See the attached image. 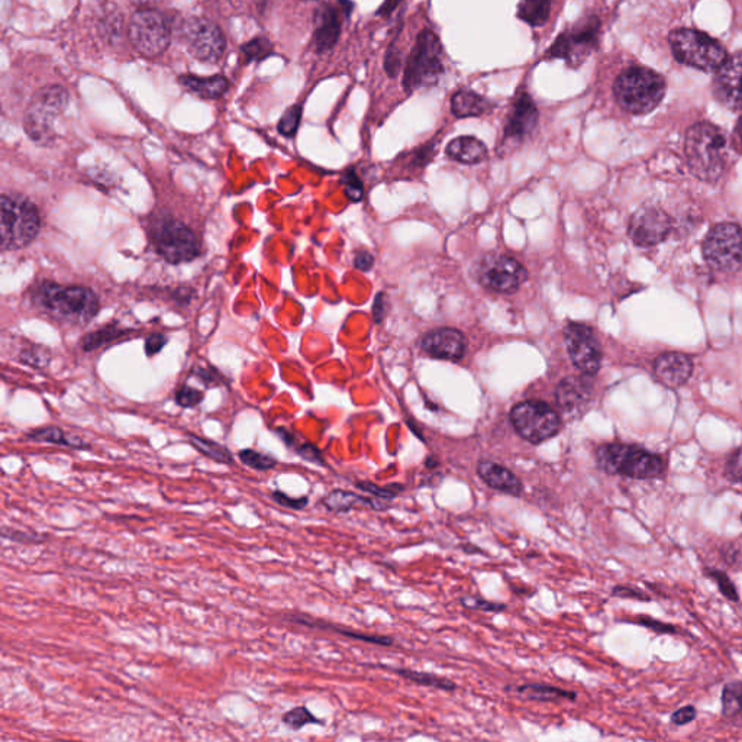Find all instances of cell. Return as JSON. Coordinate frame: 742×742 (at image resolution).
Masks as SVG:
<instances>
[{
  "label": "cell",
  "instance_id": "obj_61",
  "mask_svg": "<svg viewBox=\"0 0 742 742\" xmlns=\"http://www.w3.org/2000/svg\"><path fill=\"white\" fill-rule=\"evenodd\" d=\"M425 464H427L428 469H434V467H437V460H434L432 457H428L427 461H425Z\"/></svg>",
  "mask_w": 742,
  "mask_h": 742
},
{
  "label": "cell",
  "instance_id": "obj_39",
  "mask_svg": "<svg viewBox=\"0 0 742 742\" xmlns=\"http://www.w3.org/2000/svg\"><path fill=\"white\" fill-rule=\"evenodd\" d=\"M703 573H705V576L709 577V579L714 580L716 586L719 587V590H721V593L725 598L731 600V602H738V600H740L737 587H735L734 583L731 582V579H729V576L725 571L706 567V569L703 570Z\"/></svg>",
  "mask_w": 742,
  "mask_h": 742
},
{
  "label": "cell",
  "instance_id": "obj_44",
  "mask_svg": "<svg viewBox=\"0 0 742 742\" xmlns=\"http://www.w3.org/2000/svg\"><path fill=\"white\" fill-rule=\"evenodd\" d=\"M203 398H205L203 392L187 385L180 387L176 392V396H174L177 405L182 406V408H195V406L202 403Z\"/></svg>",
  "mask_w": 742,
  "mask_h": 742
},
{
  "label": "cell",
  "instance_id": "obj_59",
  "mask_svg": "<svg viewBox=\"0 0 742 742\" xmlns=\"http://www.w3.org/2000/svg\"><path fill=\"white\" fill-rule=\"evenodd\" d=\"M400 2H402V0H386V2L383 3L382 8L379 9V12H377V14L379 15L392 14V12L395 11L396 6H398Z\"/></svg>",
  "mask_w": 742,
  "mask_h": 742
},
{
  "label": "cell",
  "instance_id": "obj_50",
  "mask_svg": "<svg viewBox=\"0 0 742 742\" xmlns=\"http://www.w3.org/2000/svg\"><path fill=\"white\" fill-rule=\"evenodd\" d=\"M696 715H698V712H696L695 706H685V708L677 709V711L671 715V722H673L674 725H677V727H682V725H687L690 724V722L695 721Z\"/></svg>",
  "mask_w": 742,
  "mask_h": 742
},
{
  "label": "cell",
  "instance_id": "obj_16",
  "mask_svg": "<svg viewBox=\"0 0 742 742\" xmlns=\"http://www.w3.org/2000/svg\"><path fill=\"white\" fill-rule=\"evenodd\" d=\"M571 363L586 376H595L602 364V350L592 329L580 324H570L564 331Z\"/></svg>",
  "mask_w": 742,
  "mask_h": 742
},
{
  "label": "cell",
  "instance_id": "obj_55",
  "mask_svg": "<svg viewBox=\"0 0 742 742\" xmlns=\"http://www.w3.org/2000/svg\"><path fill=\"white\" fill-rule=\"evenodd\" d=\"M2 537L6 540L15 541V543H37V535H28L25 532L15 531V529L3 528Z\"/></svg>",
  "mask_w": 742,
  "mask_h": 742
},
{
  "label": "cell",
  "instance_id": "obj_60",
  "mask_svg": "<svg viewBox=\"0 0 742 742\" xmlns=\"http://www.w3.org/2000/svg\"><path fill=\"white\" fill-rule=\"evenodd\" d=\"M735 148L742 153V116L735 128Z\"/></svg>",
  "mask_w": 742,
  "mask_h": 742
},
{
  "label": "cell",
  "instance_id": "obj_24",
  "mask_svg": "<svg viewBox=\"0 0 742 742\" xmlns=\"http://www.w3.org/2000/svg\"><path fill=\"white\" fill-rule=\"evenodd\" d=\"M315 32L314 43L318 53H327L335 44L341 34V22L338 18V12L334 6H319L315 14Z\"/></svg>",
  "mask_w": 742,
  "mask_h": 742
},
{
  "label": "cell",
  "instance_id": "obj_58",
  "mask_svg": "<svg viewBox=\"0 0 742 742\" xmlns=\"http://www.w3.org/2000/svg\"><path fill=\"white\" fill-rule=\"evenodd\" d=\"M195 373L198 374L199 379L202 380L206 386H212L216 380H219V374H212V370L209 369H200V367H198V369H195Z\"/></svg>",
  "mask_w": 742,
  "mask_h": 742
},
{
  "label": "cell",
  "instance_id": "obj_43",
  "mask_svg": "<svg viewBox=\"0 0 742 742\" xmlns=\"http://www.w3.org/2000/svg\"><path fill=\"white\" fill-rule=\"evenodd\" d=\"M300 119H302V105L292 106V108L287 109L286 114L280 119L277 129L285 137H293L298 132Z\"/></svg>",
  "mask_w": 742,
  "mask_h": 742
},
{
  "label": "cell",
  "instance_id": "obj_32",
  "mask_svg": "<svg viewBox=\"0 0 742 742\" xmlns=\"http://www.w3.org/2000/svg\"><path fill=\"white\" fill-rule=\"evenodd\" d=\"M129 332H131V329L121 328L116 324L106 325V327L100 328L98 331H93L85 335L82 341H80V345H82L86 353H89V351L98 350V348L112 343V341H118L121 338L127 337Z\"/></svg>",
  "mask_w": 742,
  "mask_h": 742
},
{
  "label": "cell",
  "instance_id": "obj_22",
  "mask_svg": "<svg viewBox=\"0 0 742 742\" xmlns=\"http://www.w3.org/2000/svg\"><path fill=\"white\" fill-rule=\"evenodd\" d=\"M477 474L490 489L519 498L524 492L522 480L508 467L496 461L482 460L477 464Z\"/></svg>",
  "mask_w": 742,
  "mask_h": 742
},
{
  "label": "cell",
  "instance_id": "obj_62",
  "mask_svg": "<svg viewBox=\"0 0 742 742\" xmlns=\"http://www.w3.org/2000/svg\"><path fill=\"white\" fill-rule=\"evenodd\" d=\"M741 521H742V515H741Z\"/></svg>",
  "mask_w": 742,
  "mask_h": 742
},
{
  "label": "cell",
  "instance_id": "obj_12",
  "mask_svg": "<svg viewBox=\"0 0 742 742\" xmlns=\"http://www.w3.org/2000/svg\"><path fill=\"white\" fill-rule=\"evenodd\" d=\"M129 41L141 56L154 58L163 54L172 40V28L166 16L151 9L135 12L128 27Z\"/></svg>",
  "mask_w": 742,
  "mask_h": 742
},
{
  "label": "cell",
  "instance_id": "obj_23",
  "mask_svg": "<svg viewBox=\"0 0 742 742\" xmlns=\"http://www.w3.org/2000/svg\"><path fill=\"white\" fill-rule=\"evenodd\" d=\"M656 376L664 386L670 389L685 385L692 376L693 361L680 353H666L657 357L654 363Z\"/></svg>",
  "mask_w": 742,
  "mask_h": 742
},
{
  "label": "cell",
  "instance_id": "obj_20",
  "mask_svg": "<svg viewBox=\"0 0 742 742\" xmlns=\"http://www.w3.org/2000/svg\"><path fill=\"white\" fill-rule=\"evenodd\" d=\"M422 348L429 356L456 361L466 353L467 341L458 329L441 328L429 332L422 341Z\"/></svg>",
  "mask_w": 742,
  "mask_h": 742
},
{
  "label": "cell",
  "instance_id": "obj_47",
  "mask_svg": "<svg viewBox=\"0 0 742 742\" xmlns=\"http://www.w3.org/2000/svg\"><path fill=\"white\" fill-rule=\"evenodd\" d=\"M272 499L277 505L283 506L286 509H292V511H302L306 506L309 505L308 496H300V498H292V496L286 495L282 490H274L272 493Z\"/></svg>",
  "mask_w": 742,
  "mask_h": 742
},
{
  "label": "cell",
  "instance_id": "obj_1",
  "mask_svg": "<svg viewBox=\"0 0 742 742\" xmlns=\"http://www.w3.org/2000/svg\"><path fill=\"white\" fill-rule=\"evenodd\" d=\"M29 299L44 314L72 325L89 324L100 306L98 296L89 287L61 286L48 280L32 286Z\"/></svg>",
  "mask_w": 742,
  "mask_h": 742
},
{
  "label": "cell",
  "instance_id": "obj_2",
  "mask_svg": "<svg viewBox=\"0 0 742 742\" xmlns=\"http://www.w3.org/2000/svg\"><path fill=\"white\" fill-rule=\"evenodd\" d=\"M685 154L692 173L703 182L714 183L727 167V137L715 125L699 122L687 129Z\"/></svg>",
  "mask_w": 742,
  "mask_h": 742
},
{
  "label": "cell",
  "instance_id": "obj_51",
  "mask_svg": "<svg viewBox=\"0 0 742 742\" xmlns=\"http://www.w3.org/2000/svg\"><path fill=\"white\" fill-rule=\"evenodd\" d=\"M637 622L638 624L643 625V627L651 629V631L658 632V634H673V632H676L674 625L664 624V622L648 618V616H641V618H638Z\"/></svg>",
  "mask_w": 742,
  "mask_h": 742
},
{
  "label": "cell",
  "instance_id": "obj_28",
  "mask_svg": "<svg viewBox=\"0 0 742 742\" xmlns=\"http://www.w3.org/2000/svg\"><path fill=\"white\" fill-rule=\"evenodd\" d=\"M489 109L490 103L471 90H458L451 98V112L457 118H476L486 114Z\"/></svg>",
  "mask_w": 742,
  "mask_h": 742
},
{
  "label": "cell",
  "instance_id": "obj_9",
  "mask_svg": "<svg viewBox=\"0 0 742 742\" xmlns=\"http://www.w3.org/2000/svg\"><path fill=\"white\" fill-rule=\"evenodd\" d=\"M69 93L61 86L38 90L25 114V131L37 143L47 144L54 138V122L69 105Z\"/></svg>",
  "mask_w": 742,
  "mask_h": 742
},
{
  "label": "cell",
  "instance_id": "obj_46",
  "mask_svg": "<svg viewBox=\"0 0 742 742\" xmlns=\"http://www.w3.org/2000/svg\"><path fill=\"white\" fill-rule=\"evenodd\" d=\"M338 634L344 635L347 638H353V640L363 641V643L382 645V647H390L395 644V641L385 635H371L364 634V632L348 631V629L337 628Z\"/></svg>",
  "mask_w": 742,
  "mask_h": 742
},
{
  "label": "cell",
  "instance_id": "obj_29",
  "mask_svg": "<svg viewBox=\"0 0 742 742\" xmlns=\"http://www.w3.org/2000/svg\"><path fill=\"white\" fill-rule=\"evenodd\" d=\"M27 438L34 443H44L61 445V447L73 448V450H89L90 445L85 443L82 438L73 434H67L63 429L58 427H44L32 429L28 432Z\"/></svg>",
  "mask_w": 742,
  "mask_h": 742
},
{
  "label": "cell",
  "instance_id": "obj_18",
  "mask_svg": "<svg viewBox=\"0 0 742 742\" xmlns=\"http://www.w3.org/2000/svg\"><path fill=\"white\" fill-rule=\"evenodd\" d=\"M714 92L716 99L732 109H742V51L727 58L721 69L716 73L714 80Z\"/></svg>",
  "mask_w": 742,
  "mask_h": 742
},
{
  "label": "cell",
  "instance_id": "obj_21",
  "mask_svg": "<svg viewBox=\"0 0 742 742\" xmlns=\"http://www.w3.org/2000/svg\"><path fill=\"white\" fill-rule=\"evenodd\" d=\"M593 385L585 377H567L557 387V403L566 414L580 415L592 402Z\"/></svg>",
  "mask_w": 742,
  "mask_h": 742
},
{
  "label": "cell",
  "instance_id": "obj_54",
  "mask_svg": "<svg viewBox=\"0 0 742 742\" xmlns=\"http://www.w3.org/2000/svg\"><path fill=\"white\" fill-rule=\"evenodd\" d=\"M167 338L163 334H153L145 340V353L148 356H156L164 347H166Z\"/></svg>",
  "mask_w": 742,
  "mask_h": 742
},
{
  "label": "cell",
  "instance_id": "obj_36",
  "mask_svg": "<svg viewBox=\"0 0 742 742\" xmlns=\"http://www.w3.org/2000/svg\"><path fill=\"white\" fill-rule=\"evenodd\" d=\"M392 671H395L403 679L415 683V685L447 690V692H453V690L457 689L456 683L451 682L450 679H445V677L435 676V674L421 673V671L409 669H392Z\"/></svg>",
  "mask_w": 742,
  "mask_h": 742
},
{
  "label": "cell",
  "instance_id": "obj_49",
  "mask_svg": "<svg viewBox=\"0 0 742 742\" xmlns=\"http://www.w3.org/2000/svg\"><path fill=\"white\" fill-rule=\"evenodd\" d=\"M343 183L348 198L354 200V202H358V200L363 198V183L358 179L356 172L350 170V172L345 173Z\"/></svg>",
  "mask_w": 742,
  "mask_h": 742
},
{
  "label": "cell",
  "instance_id": "obj_35",
  "mask_svg": "<svg viewBox=\"0 0 742 742\" xmlns=\"http://www.w3.org/2000/svg\"><path fill=\"white\" fill-rule=\"evenodd\" d=\"M276 432L280 435V438L285 441L287 447L293 448V450H295L303 460L309 461V463L318 464V466H325V464H327L324 456H322L321 450H319L316 445L300 443L298 438H296V435L293 434V432H290L289 429L279 428Z\"/></svg>",
  "mask_w": 742,
  "mask_h": 742
},
{
  "label": "cell",
  "instance_id": "obj_17",
  "mask_svg": "<svg viewBox=\"0 0 742 742\" xmlns=\"http://www.w3.org/2000/svg\"><path fill=\"white\" fill-rule=\"evenodd\" d=\"M671 229V219L657 206H643L632 215L628 234L640 247H653L666 240Z\"/></svg>",
  "mask_w": 742,
  "mask_h": 742
},
{
  "label": "cell",
  "instance_id": "obj_40",
  "mask_svg": "<svg viewBox=\"0 0 742 742\" xmlns=\"http://www.w3.org/2000/svg\"><path fill=\"white\" fill-rule=\"evenodd\" d=\"M241 51H243L247 63H250V61H261L273 53V45L267 38L258 37L251 40L250 43L244 44L241 47Z\"/></svg>",
  "mask_w": 742,
  "mask_h": 742
},
{
  "label": "cell",
  "instance_id": "obj_38",
  "mask_svg": "<svg viewBox=\"0 0 742 742\" xmlns=\"http://www.w3.org/2000/svg\"><path fill=\"white\" fill-rule=\"evenodd\" d=\"M283 724L292 731H300L309 724H324L321 719L316 718L306 706H298L292 711L286 712L282 718Z\"/></svg>",
  "mask_w": 742,
  "mask_h": 742
},
{
  "label": "cell",
  "instance_id": "obj_27",
  "mask_svg": "<svg viewBox=\"0 0 742 742\" xmlns=\"http://www.w3.org/2000/svg\"><path fill=\"white\" fill-rule=\"evenodd\" d=\"M448 157L463 164L482 163L487 157V148L474 137H458L447 145Z\"/></svg>",
  "mask_w": 742,
  "mask_h": 742
},
{
  "label": "cell",
  "instance_id": "obj_25",
  "mask_svg": "<svg viewBox=\"0 0 742 742\" xmlns=\"http://www.w3.org/2000/svg\"><path fill=\"white\" fill-rule=\"evenodd\" d=\"M321 503L329 512H335V514H345V512H350L351 509L357 508V506H366V508H371L373 511L383 512L389 509L390 506L387 500L364 498V496L343 489L332 490V492H329L321 500Z\"/></svg>",
  "mask_w": 742,
  "mask_h": 742
},
{
  "label": "cell",
  "instance_id": "obj_37",
  "mask_svg": "<svg viewBox=\"0 0 742 742\" xmlns=\"http://www.w3.org/2000/svg\"><path fill=\"white\" fill-rule=\"evenodd\" d=\"M238 458H240V461L244 464V466L250 467V469L257 471H269L273 470L274 467L277 466L276 458L270 456V454H264L260 453V451L257 450H251V448H247V450H241L240 453H238Z\"/></svg>",
  "mask_w": 742,
  "mask_h": 742
},
{
  "label": "cell",
  "instance_id": "obj_31",
  "mask_svg": "<svg viewBox=\"0 0 742 742\" xmlns=\"http://www.w3.org/2000/svg\"><path fill=\"white\" fill-rule=\"evenodd\" d=\"M553 0H521L518 6V18L531 27H543L550 18Z\"/></svg>",
  "mask_w": 742,
  "mask_h": 742
},
{
  "label": "cell",
  "instance_id": "obj_56",
  "mask_svg": "<svg viewBox=\"0 0 742 742\" xmlns=\"http://www.w3.org/2000/svg\"><path fill=\"white\" fill-rule=\"evenodd\" d=\"M354 264L361 272H369L371 267L374 266V257L371 256L369 251H358L356 258H354Z\"/></svg>",
  "mask_w": 742,
  "mask_h": 742
},
{
  "label": "cell",
  "instance_id": "obj_45",
  "mask_svg": "<svg viewBox=\"0 0 742 742\" xmlns=\"http://www.w3.org/2000/svg\"><path fill=\"white\" fill-rule=\"evenodd\" d=\"M460 602L464 608L473 609V611L502 612L506 609V605H503V603L490 602V600L476 598V596H463Z\"/></svg>",
  "mask_w": 742,
  "mask_h": 742
},
{
  "label": "cell",
  "instance_id": "obj_30",
  "mask_svg": "<svg viewBox=\"0 0 742 742\" xmlns=\"http://www.w3.org/2000/svg\"><path fill=\"white\" fill-rule=\"evenodd\" d=\"M508 692H515L518 695L524 696L529 700H537V702H554V700H576L577 695L570 690L560 689L556 686L538 685V683H529V685H522L518 687L508 686L506 687Z\"/></svg>",
  "mask_w": 742,
  "mask_h": 742
},
{
  "label": "cell",
  "instance_id": "obj_48",
  "mask_svg": "<svg viewBox=\"0 0 742 742\" xmlns=\"http://www.w3.org/2000/svg\"><path fill=\"white\" fill-rule=\"evenodd\" d=\"M725 477L732 483L742 485V447L735 450L728 458L725 466Z\"/></svg>",
  "mask_w": 742,
  "mask_h": 742
},
{
  "label": "cell",
  "instance_id": "obj_34",
  "mask_svg": "<svg viewBox=\"0 0 742 742\" xmlns=\"http://www.w3.org/2000/svg\"><path fill=\"white\" fill-rule=\"evenodd\" d=\"M722 714L742 725V682L728 683L722 692Z\"/></svg>",
  "mask_w": 742,
  "mask_h": 742
},
{
  "label": "cell",
  "instance_id": "obj_14",
  "mask_svg": "<svg viewBox=\"0 0 742 742\" xmlns=\"http://www.w3.org/2000/svg\"><path fill=\"white\" fill-rule=\"evenodd\" d=\"M180 38L196 60L218 63L225 51V37L221 28L203 18H190L183 24Z\"/></svg>",
  "mask_w": 742,
  "mask_h": 742
},
{
  "label": "cell",
  "instance_id": "obj_7",
  "mask_svg": "<svg viewBox=\"0 0 742 742\" xmlns=\"http://www.w3.org/2000/svg\"><path fill=\"white\" fill-rule=\"evenodd\" d=\"M669 43L677 61L702 72L719 70L727 61V50L714 38L696 29H676L671 32Z\"/></svg>",
  "mask_w": 742,
  "mask_h": 742
},
{
  "label": "cell",
  "instance_id": "obj_11",
  "mask_svg": "<svg viewBox=\"0 0 742 742\" xmlns=\"http://www.w3.org/2000/svg\"><path fill=\"white\" fill-rule=\"evenodd\" d=\"M702 248L706 263L716 272H737L742 266V228L731 222L715 225Z\"/></svg>",
  "mask_w": 742,
  "mask_h": 742
},
{
  "label": "cell",
  "instance_id": "obj_53",
  "mask_svg": "<svg viewBox=\"0 0 742 742\" xmlns=\"http://www.w3.org/2000/svg\"><path fill=\"white\" fill-rule=\"evenodd\" d=\"M400 64H402V60H400V51L398 50V48L395 47V45H392V47L387 50V56L385 60V69L387 74L395 77L400 70Z\"/></svg>",
  "mask_w": 742,
  "mask_h": 742
},
{
  "label": "cell",
  "instance_id": "obj_33",
  "mask_svg": "<svg viewBox=\"0 0 742 742\" xmlns=\"http://www.w3.org/2000/svg\"><path fill=\"white\" fill-rule=\"evenodd\" d=\"M187 443L192 445L195 450H198L200 454L211 458L216 463L227 464V466L234 464V457H232L231 451L227 447H224V445L198 437L195 434H187Z\"/></svg>",
  "mask_w": 742,
  "mask_h": 742
},
{
  "label": "cell",
  "instance_id": "obj_57",
  "mask_svg": "<svg viewBox=\"0 0 742 742\" xmlns=\"http://www.w3.org/2000/svg\"><path fill=\"white\" fill-rule=\"evenodd\" d=\"M386 299L385 295H379L376 298V302H374V319H376V322H382V319L385 318L386 314Z\"/></svg>",
  "mask_w": 742,
  "mask_h": 742
},
{
  "label": "cell",
  "instance_id": "obj_3",
  "mask_svg": "<svg viewBox=\"0 0 742 742\" xmlns=\"http://www.w3.org/2000/svg\"><path fill=\"white\" fill-rule=\"evenodd\" d=\"M600 470L611 476L635 480L658 479L667 470L666 460L640 445L611 443L598 447L595 453Z\"/></svg>",
  "mask_w": 742,
  "mask_h": 742
},
{
  "label": "cell",
  "instance_id": "obj_10",
  "mask_svg": "<svg viewBox=\"0 0 742 742\" xmlns=\"http://www.w3.org/2000/svg\"><path fill=\"white\" fill-rule=\"evenodd\" d=\"M515 431L531 444H541L556 437L563 427L561 416L550 405L538 400L518 403L511 412Z\"/></svg>",
  "mask_w": 742,
  "mask_h": 742
},
{
  "label": "cell",
  "instance_id": "obj_41",
  "mask_svg": "<svg viewBox=\"0 0 742 742\" xmlns=\"http://www.w3.org/2000/svg\"><path fill=\"white\" fill-rule=\"evenodd\" d=\"M19 360L22 363L27 364L29 367H35V369H44L50 364L51 354L47 348L40 347V345H31V347L25 348L22 351Z\"/></svg>",
  "mask_w": 742,
  "mask_h": 742
},
{
  "label": "cell",
  "instance_id": "obj_26",
  "mask_svg": "<svg viewBox=\"0 0 742 742\" xmlns=\"http://www.w3.org/2000/svg\"><path fill=\"white\" fill-rule=\"evenodd\" d=\"M180 85L203 99H219L227 93L229 87L227 77H198L192 74L180 77Z\"/></svg>",
  "mask_w": 742,
  "mask_h": 742
},
{
  "label": "cell",
  "instance_id": "obj_19",
  "mask_svg": "<svg viewBox=\"0 0 742 742\" xmlns=\"http://www.w3.org/2000/svg\"><path fill=\"white\" fill-rule=\"evenodd\" d=\"M537 105L528 93H522L515 100L511 114L505 125L506 140L522 141L527 138L538 124Z\"/></svg>",
  "mask_w": 742,
  "mask_h": 742
},
{
  "label": "cell",
  "instance_id": "obj_4",
  "mask_svg": "<svg viewBox=\"0 0 742 742\" xmlns=\"http://www.w3.org/2000/svg\"><path fill=\"white\" fill-rule=\"evenodd\" d=\"M41 218L37 206L19 195H3L0 200V247L3 251L28 247L40 234Z\"/></svg>",
  "mask_w": 742,
  "mask_h": 742
},
{
  "label": "cell",
  "instance_id": "obj_8",
  "mask_svg": "<svg viewBox=\"0 0 742 742\" xmlns=\"http://www.w3.org/2000/svg\"><path fill=\"white\" fill-rule=\"evenodd\" d=\"M443 45L434 32L425 29L418 35L414 50L406 64L403 86L408 92H414L422 86H431L437 83L444 73Z\"/></svg>",
  "mask_w": 742,
  "mask_h": 742
},
{
  "label": "cell",
  "instance_id": "obj_6",
  "mask_svg": "<svg viewBox=\"0 0 742 742\" xmlns=\"http://www.w3.org/2000/svg\"><path fill=\"white\" fill-rule=\"evenodd\" d=\"M148 231L154 250L167 263H186L199 256L200 244L195 232L173 216H156Z\"/></svg>",
  "mask_w": 742,
  "mask_h": 742
},
{
  "label": "cell",
  "instance_id": "obj_5",
  "mask_svg": "<svg viewBox=\"0 0 742 742\" xmlns=\"http://www.w3.org/2000/svg\"><path fill=\"white\" fill-rule=\"evenodd\" d=\"M615 98L629 114L653 111L664 98L666 82L660 74L644 67H631L619 74L614 86Z\"/></svg>",
  "mask_w": 742,
  "mask_h": 742
},
{
  "label": "cell",
  "instance_id": "obj_15",
  "mask_svg": "<svg viewBox=\"0 0 742 742\" xmlns=\"http://www.w3.org/2000/svg\"><path fill=\"white\" fill-rule=\"evenodd\" d=\"M480 283L499 293H514L527 279L522 264L505 254H487L479 264Z\"/></svg>",
  "mask_w": 742,
  "mask_h": 742
},
{
  "label": "cell",
  "instance_id": "obj_42",
  "mask_svg": "<svg viewBox=\"0 0 742 742\" xmlns=\"http://www.w3.org/2000/svg\"><path fill=\"white\" fill-rule=\"evenodd\" d=\"M356 487H358V489L360 490H363V492L369 493V495L374 496V498L387 500V502H389V500L395 499L400 492H403V490H405V486L402 485L377 486L374 485V483L366 482V480H363V482H357Z\"/></svg>",
  "mask_w": 742,
  "mask_h": 742
},
{
  "label": "cell",
  "instance_id": "obj_13",
  "mask_svg": "<svg viewBox=\"0 0 742 742\" xmlns=\"http://www.w3.org/2000/svg\"><path fill=\"white\" fill-rule=\"evenodd\" d=\"M600 21L596 16H589L577 22L569 31L558 35L556 41L547 51L548 58H561L570 66L576 67L598 47Z\"/></svg>",
  "mask_w": 742,
  "mask_h": 742
},
{
  "label": "cell",
  "instance_id": "obj_52",
  "mask_svg": "<svg viewBox=\"0 0 742 742\" xmlns=\"http://www.w3.org/2000/svg\"><path fill=\"white\" fill-rule=\"evenodd\" d=\"M612 596L622 599L650 600V596L645 595L643 590L635 589L631 586H616L612 590Z\"/></svg>",
  "mask_w": 742,
  "mask_h": 742
}]
</instances>
